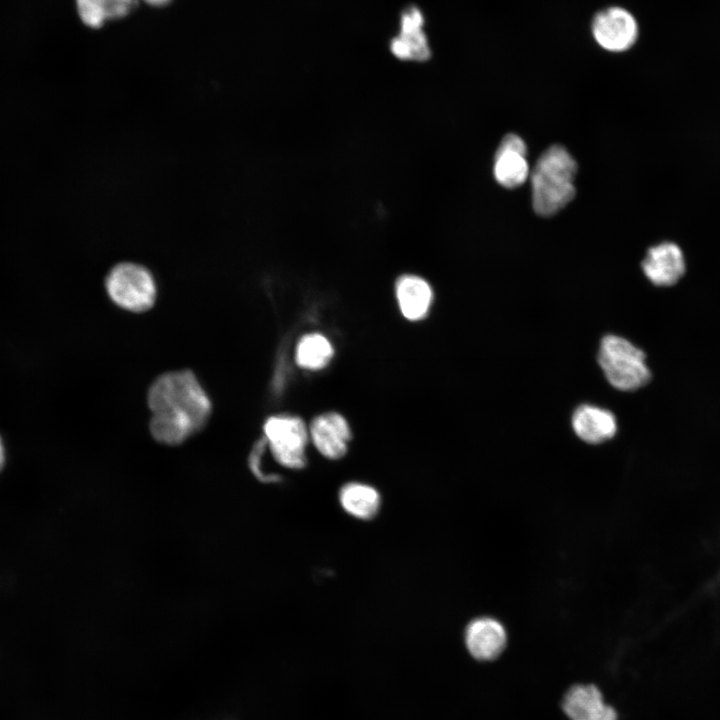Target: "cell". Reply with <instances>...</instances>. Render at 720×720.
I'll use <instances>...</instances> for the list:
<instances>
[{
  "mask_svg": "<svg viewBox=\"0 0 720 720\" xmlns=\"http://www.w3.org/2000/svg\"><path fill=\"white\" fill-rule=\"evenodd\" d=\"M147 401L152 412L150 432L166 445L180 444L199 432L212 409L207 393L188 370L158 377L148 391Z\"/></svg>",
  "mask_w": 720,
  "mask_h": 720,
  "instance_id": "cell-1",
  "label": "cell"
},
{
  "mask_svg": "<svg viewBox=\"0 0 720 720\" xmlns=\"http://www.w3.org/2000/svg\"><path fill=\"white\" fill-rule=\"evenodd\" d=\"M576 172V161L563 146H550L541 154L529 175L538 215L552 216L572 201Z\"/></svg>",
  "mask_w": 720,
  "mask_h": 720,
  "instance_id": "cell-2",
  "label": "cell"
},
{
  "mask_svg": "<svg viewBox=\"0 0 720 720\" xmlns=\"http://www.w3.org/2000/svg\"><path fill=\"white\" fill-rule=\"evenodd\" d=\"M597 360L607 381L618 390L639 389L651 378L645 353L623 337L604 336Z\"/></svg>",
  "mask_w": 720,
  "mask_h": 720,
  "instance_id": "cell-3",
  "label": "cell"
},
{
  "mask_svg": "<svg viewBox=\"0 0 720 720\" xmlns=\"http://www.w3.org/2000/svg\"><path fill=\"white\" fill-rule=\"evenodd\" d=\"M108 296L119 307L130 312H144L155 303L157 287L151 272L131 262L115 265L107 274Z\"/></svg>",
  "mask_w": 720,
  "mask_h": 720,
  "instance_id": "cell-4",
  "label": "cell"
},
{
  "mask_svg": "<svg viewBox=\"0 0 720 720\" xmlns=\"http://www.w3.org/2000/svg\"><path fill=\"white\" fill-rule=\"evenodd\" d=\"M265 441L275 460L290 469L306 464L308 431L304 422L295 416H272L264 424Z\"/></svg>",
  "mask_w": 720,
  "mask_h": 720,
  "instance_id": "cell-5",
  "label": "cell"
},
{
  "mask_svg": "<svg viewBox=\"0 0 720 720\" xmlns=\"http://www.w3.org/2000/svg\"><path fill=\"white\" fill-rule=\"evenodd\" d=\"M597 44L610 52H624L638 39L639 28L634 16L624 8L609 7L598 12L591 25Z\"/></svg>",
  "mask_w": 720,
  "mask_h": 720,
  "instance_id": "cell-6",
  "label": "cell"
},
{
  "mask_svg": "<svg viewBox=\"0 0 720 720\" xmlns=\"http://www.w3.org/2000/svg\"><path fill=\"white\" fill-rule=\"evenodd\" d=\"M424 17L421 10L410 5L400 17V30L390 42L392 54L400 60L423 62L431 57V49L423 31Z\"/></svg>",
  "mask_w": 720,
  "mask_h": 720,
  "instance_id": "cell-7",
  "label": "cell"
},
{
  "mask_svg": "<svg viewBox=\"0 0 720 720\" xmlns=\"http://www.w3.org/2000/svg\"><path fill=\"white\" fill-rule=\"evenodd\" d=\"M647 279L659 287L676 284L686 271L682 249L674 242L666 241L650 247L641 264Z\"/></svg>",
  "mask_w": 720,
  "mask_h": 720,
  "instance_id": "cell-8",
  "label": "cell"
},
{
  "mask_svg": "<svg viewBox=\"0 0 720 720\" xmlns=\"http://www.w3.org/2000/svg\"><path fill=\"white\" fill-rule=\"evenodd\" d=\"M493 172L496 181L506 188L518 187L527 180V148L520 136L511 133L503 137L495 153Z\"/></svg>",
  "mask_w": 720,
  "mask_h": 720,
  "instance_id": "cell-9",
  "label": "cell"
},
{
  "mask_svg": "<svg viewBox=\"0 0 720 720\" xmlns=\"http://www.w3.org/2000/svg\"><path fill=\"white\" fill-rule=\"evenodd\" d=\"M562 709L569 720H617L616 710L604 700L594 684H576L568 689Z\"/></svg>",
  "mask_w": 720,
  "mask_h": 720,
  "instance_id": "cell-10",
  "label": "cell"
},
{
  "mask_svg": "<svg viewBox=\"0 0 720 720\" xmlns=\"http://www.w3.org/2000/svg\"><path fill=\"white\" fill-rule=\"evenodd\" d=\"M309 432L314 446L324 457L335 460L346 454L351 431L340 414L330 412L317 416Z\"/></svg>",
  "mask_w": 720,
  "mask_h": 720,
  "instance_id": "cell-11",
  "label": "cell"
},
{
  "mask_svg": "<svg viewBox=\"0 0 720 720\" xmlns=\"http://www.w3.org/2000/svg\"><path fill=\"white\" fill-rule=\"evenodd\" d=\"M507 635L503 625L493 618L473 620L465 631L467 650L479 661L496 659L504 650Z\"/></svg>",
  "mask_w": 720,
  "mask_h": 720,
  "instance_id": "cell-12",
  "label": "cell"
},
{
  "mask_svg": "<svg viewBox=\"0 0 720 720\" xmlns=\"http://www.w3.org/2000/svg\"><path fill=\"white\" fill-rule=\"evenodd\" d=\"M575 434L590 444H599L614 437L617 431L615 415L604 408L583 404L577 407L571 419Z\"/></svg>",
  "mask_w": 720,
  "mask_h": 720,
  "instance_id": "cell-13",
  "label": "cell"
},
{
  "mask_svg": "<svg viewBox=\"0 0 720 720\" xmlns=\"http://www.w3.org/2000/svg\"><path fill=\"white\" fill-rule=\"evenodd\" d=\"M396 297L403 316L409 320H419L427 314L433 294L423 278L404 275L397 280Z\"/></svg>",
  "mask_w": 720,
  "mask_h": 720,
  "instance_id": "cell-14",
  "label": "cell"
},
{
  "mask_svg": "<svg viewBox=\"0 0 720 720\" xmlns=\"http://www.w3.org/2000/svg\"><path fill=\"white\" fill-rule=\"evenodd\" d=\"M339 502L344 511L352 517L370 520L379 511L381 497L379 492L368 484L350 482L340 489Z\"/></svg>",
  "mask_w": 720,
  "mask_h": 720,
  "instance_id": "cell-15",
  "label": "cell"
},
{
  "mask_svg": "<svg viewBox=\"0 0 720 720\" xmlns=\"http://www.w3.org/2000/svg\"><path fill=\"white\" fill-rule=\"evenodd\" d=\"M138 0H76L81 20L89 27L99 28L106 20L126 16Z\"/></svg>",
  "mask_w": 720,
  "mask_h": 720,
  "instance_id": "cell-16",
  "label": "cell"
},
{
  "mask_svg": "<svg viewBox=\"0 0 720 720\" xmlns=\"http://www.w3.org/2000/svg\"><path fill=\"white\" fill-rule=\"evenodd\" d=\"M334 350L326 337L313 333L303 336L296 349L297 364L306 369L317 370L325 367Z\"/></svg>",
  "mask_w": 720,
  "mask_h": 720,
  "instance_id": "cell-17",
  "label": "cell"
},
{
  "mask_svg": "<svg viewBox=\"0 0 720 720\" xmlns=\"http://www.w3.org/2000/svg\"><path fill=\"white\" fill-rule=\"evenodd\" d=\"M4 464H5V447H4V444L0 437V471L2 470Z\"/></svg>",
  "mask_w": 720,
  "mask_h": 720,
  "instance_id": "cell-18",
  "label": "cell"
},
{
  "mask_svg": "<svg viewBox=\"0 0 720 720\" xmlns=\"http://www.w3.org/2000/svg\"><path fill=\"white\" fill-rule=\"evenodd\" d=\"M148 4L154 6H162L169 3L171 0H145Z\"/></svg>",
  "mask_w": 720,
  "mask_h": 720,
  "instance_id": "cell-19",
  "label": "cell"
}]
</instances>
